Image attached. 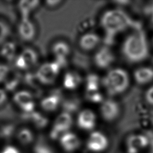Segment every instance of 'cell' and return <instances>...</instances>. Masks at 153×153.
<instances>
[{"label":"cell","mask_w":153,"mask_h":153,"mask_svg":"<svg viewBox=\"0 0 153 153\" xmlns=\"http://www.w3.org/2000/svg\"><path fill=\"white\" fill-rule=\"evenodd\" d=\"M93 60L94 64L99 68L106 69L114 62L115 56L110 48L103 46L100 48L95 53Z\"/></svg>","instance_id":"cell-7"},{"label":"cell","mask_w":153,"mask_h":153,"mask_svg":"<svg viewBox=\"0 0 153 153\" xmlns=\"http://www.w3.org/2000/svg\"><path fill=\"white\" fill-rule=\"evenodd\" d=\"M51 51L56 58L55 62L61 68L65 66L67 63L66 59L71 51L69 45L62 41L56 42L53 45Z\"/></svg>","instance_id":"cell-10"},{"label":"cell","mask_w":153,"mask_h":153,"mask_svg":"<svg viewBox=\"0 0 153 153\" xmlns=\"http://www.w3.org/2000/svg\"><path fill=\"white\" fill-rule=\"evenodd\" d=\"M122 54L130 63H136L146 60L149 54L148 39L142 29H137L124 39L121 48Z\"/></svg>","instance_id":"cell-1"},{"label":"cell","mask_w":153,"mask_h":153,"mask_svg":"<svg viewBox=\"0 0 153 153\" xmlns=\"http://www.w3.org/2000/svg\"><path fill=\"white\" fill-rule=\"evenodd\" d=\"M108 145V139L102 133L98 131L92 132L87 142V148L93 152L102 151L107 148Z\"/></svg>","instance_id":"cell-9"},{"label":"cell","mask_w":153,"mask_h":153,"mask_svg":"<svg viewBox=\"0 0 153 153\" xmlns=\"http://www.w3.org/2000/svg\"><path fill=\"white\" fill-rule=\"evenodd\" d=\"M16 47L14 43L11 42H6L1 49V54L6 59H11L15 53Z\"/></svg>","instance_id":"cell-24"},{"label":"cell","mask_w":153,"mask_h":153,"mask_svg":"<svg viewBox=\"0 0 153 153\" xmlns=\"http://www.w3.org/2000/svg\"><path fill=\"white\" fill-rule=\"evenodd\" d=\"M149 137L143 134H132L126 140V148L128 153H138L145 148L149 143Z\"/></svg>","instance_id":"cell-8"},{"label":"cell","mask_w":153,"mask_h":153,"mask_svg":"<svg viewBox=\"0 0 153 153\" xmlns=\"http://www.w3.org/2000/svg\"><path fill=\"white\" fill-rule=\"evenodd\" d=\"M76 123L81 129L91 130L94 128L96 124V114L90 109H84L79 112Z\"/></svg>","instance_id":"cell-11"},{"label":"cell","mask_w":153,"mask_h":153,"mask_svg":"<svg viewBox=\"0 0 153 153\" xmlns=\"http://www.w3.org/2000/svg\"><path fill=\"white\" fill-rule=\"evenodd\" d=\"M100 78L94 74H89L85 79V91H99L100 86Z\"/></svg>","instance_id":"cell-18"},{"label":"cell","mask_w":153,"mask_h":153,"mask_svg":"<svg viewBox=\"0 0 153 153\" xmlns=\"http://www.w3.org/2000/svg\"><path fill=\"white\" fill-rule=\"evenodd\" d=\"M152 46H153V37H152Z\"/></svg>","instance_id":"cell-34"},{"label":"cell","mask_w":153,"mask_h":153,"mask_svg":"<svg viewBox=\"0 0 153 153\" xmlns=\"http://www.w3.org/2000/svg\"><path fill=\"white\" fill-rule=\"evenodd\" d=\"M30 114V119L36 127L39 128H42L47 126L48 123V120L44 116L38 112H32Z\"/></svg>","instance_id":"cell-23"},{"label":"cell","mask_w":153,"mask_h":153,"mask_svg":"<svg viewBox=\"0 0 153 153\" xmlns=\"http://www.w3.org/2000/svg\"><path fill=\"white\" fill-rule=\"evenodd\" d=\"M60 143L62 148L68 152H72L80 146L78 137L74 133L66 132L60 137Z\"/></svg>","instance_id":"cell-14"},{"label":"cell","mask_w":153,"mask_h":153,"mask_svg":"<svg viewBox=\"0 0 153 153\" xmlns=\"http://www.w3.org/2000/svg\"><path fill=\"white\" fill-rule=\"evenodd\" d=\"M100 25L110 37L124 31L133 25L130 17L124 11L113 9L105 12L100 19Z\"/></svg>","instance_id":"cell-2"},{"label":"cell","mask_w":153,"mask_h":153,"mask_svg":"<svg viewBox=\"0 0 153 153\" xmlns=\"http://www.w3.org/2000/svg\"><path fill=\"white\" fill-rule=\"evenodd\" d=\"M6 98L7 96L5 92L3 90L0 89V105L5 102Z\"/></svg>","instance_id":"cell-32"},{"label":"cell","mask_w":153,"mask_h":153,"mask_svg":"<svg viewBox=\"0 0 153 153\" xmlns=\"http://www.w3.org/2000/svg\"><path fill=\"white\" fill-rule=\"evenodd\" d=\"M16 66L21 69H26L29 68L27 64L24 60V59L20 55L16 60Z\"/></svg>","instance_id":"cell-28"},{"label":"cell","mask_w":153,"mask_h":153,"mask_svg":"<svg viewBox=\"0 0 153 153\" xmlns=\"http://www.w3.org/2000/svg\"><path fill=\"white\" fill-rule=\"evenodd\" d=\"M7 35V28L5 26L0 22V41L2 40Z\"/></svg>","instance_id":"cell-31"},{"label":"cell","mask_w":153,"mask_h":153,"mask_svg":"<svg viewBox=\"0 0 153 153\" xmlns=\"http://www.w3.org/2000/svg\"><path fill=\"white\" fill-rule=\"evenodd\" d=\"M82 78L76 72L69 71L67 72L63 79V87L69 90L76 89L81 84Z\"/></svg>","instance_id":"cell-16"},{"label":"cell","mask_w":153,"mask_h":153,"mask_svg":"<svg viewBox=\"0 0 153 153\" xmlns=\"http://www.w3.org/2000/svg\"><path fill=\"white\" fill-rule=\"evenodd\" d=\"M21 37L25 41L32 39L35 36V30L33 23L28 19H22L19 27Z\"/></svg>","instance_id":"cell-15"},{"label":"cell","mask_w":153,"mask_h":153,"mask_svg":"<svg viewBox=\"0 0 153 153\" xmlns=\"http://www.w3.org/2000/svg\"><path fill=\"white\" fill-rule=\"evenodd\" d=\"M34 151L35 153H53L50 147L41 143L38 144L35 147Z\"/></svg>","instance_id":"cell-27"},{"label":"cell","mask_w":153,"mask_h":153,"mask_svg":"<svg viewBox=\"0 0 153 153\" xmlns=\"http://www.w3.org/2000/svg\"><path fill=\"white\" fill-rule=\"evenodd\" d=\"M38 1H21L19 7L22 11V19H28L29 13L35 8L39 4Z\"/></svg>","instance_id":"cell-20"},{"label":"cell","mask_w":153,"mask_h":153,"mask_svg":"<svg viewBox=\"0 0 153 153\" xmlns=\"http://www.w3.org/2000/svg\"><path fill=\"white\" fill-rule=\"evenodd\" d=\"M100 113L102 118L107 121L116 120L120 115V108L118 103L112 99L103 100L100 107Z\"/></svg>","instance_id":"cell-6"},{"label":"cell","mask_w":153,"mask_h":153,"mask_svg":"<svg viewBox=\"0 0 153 153\" xmlns=\"http://www.w3.org/2000/svg\"><path fill=\"white\" fill-rule=\"evenodd\" d=\"M133 77L139 85L148 84L153 81V68L142 66L136 69L133 72Z\"/></svg>","instance_id":"cell-13"},{"label":"cell","mask_w":153,"mask_h":153,"mask_svg":"<svg viewBox=\"0 0 153 153\" xmlns=\"http://www.w3.org/2000/svg\"><path fill=\"white\" fill-rule=\"evenodd\" d=\"M100 36L94 32H88L82 35L79 39V45L84 51H89L94 49L100 42Z\"/></svg>","instance_id":"cell-12"},{"label":"cell","mask_w":153,"mask_h":153,"mask_svg":"<svg viewBox=\"0 0 153 153\" xmlns=\"http://www.w3.org/2000/svg\"><path fill=\"white\" fill-rule=\"evenodd\" d=\"M60 69V66L55 61L46 62L39 67L35 77L42 84L51 85L55 82Z\"/></svg>","instance_id":"cell-4"},{"label":"cell","mask_w":153,"mask_h":153,"mask_svg":"<svg viewBox=\"0 0 153 153\" xmlns=\"http://www.w3.org/2000/svg\"><path fill=\"white\" fill-rule=\"evenodd\" d=\"M73 124V118L70 113L63 112L55 119L50 131V137L53 139L60 137L64 133L68 132Z\"/></svg>","instance_id":"cell-5"},{"label":"cell","mask_w":153,"mask_h":153,"mask_svg":"<svg viewBox=\"0 0 153 153\" xmlns=\"http://www.w3.org/2000/svg\"><path fill=\"white\" fill-rule=\"evenodd\" d=\"M102 84L111 96L124 92L128 87L130 78L127 71L121 68L111 69L102 79Z\"/></svg>","instance_id":"cell-3"},{"label":"cell","mask_w":153,"mask_h":153,"mask_svg":"<svg viewBox=\"0 0 153 153\" xmlns=\"http://www.w3.org/2000/svg\"><path fill=\"white\" fill-rule=\"evenodd\" d=\"M9 72L8 66L4 65H0V82H2L7 77Z\"/></svg>","instance_id":"cell-29"},{"label":"cell","mask_w":153,"mask_h":153,"mask_svg":"<svg viewBox=\"0 0 153 153\" xmlns=\"http://www.w3.org/2000/svg\"><path fill=\"white\" fill-rule=\"evenodd\" d=\"M20 56L24 59L29 68L34 65L38 61L36 53L31 48H25L23 50Z\"/></svg>","instance_id":"cell-21"},{"label":"cell","mask_w":153,"mask_h":153,"mask_svg":"<svg viewBox=\"0 0 153 153\" xmlns=\"http://www.w3.org/2000/svg\"><path fill=\"white\" fill-rule=\"evenodd\" d=\"M13 99L14 102L20 106L33 102L32 94L29 91L25 90L17 92L14 94Z\"/></svg>","instance_id":"cell-19"},{"label":"cell","mask_w":153,"mask_h":153,"mask_svg":"<svg viewBox=\"0 0 153 153\" xmlns=\"http://www.w3.org/2000/svg\"><path fill=\"white\" fill-rule=\"evenodd\" d=\"M17 138L19 142L23 145H28L33 140V134L28 128L21 129L17 133Z\"/></svg>","instance_id":"cell-22"},{"label":"cell","mask_w":153,"mask_h":153,"mask_svg":"<svg viewBox=\"0 0 153 153\" xmlns=\"http://www.w3.org/2000/svg\"><path fill=\"white\" fill-rule=\"evenodd\" d=\"M85 98L93 103H102L103 101V96L99 91H85Z\"/></svg>","instance_id":"cell-25"},{"label":"cell","mask_w":153,"mask_h":153,"mask_svg":"<svg viewBox=\"0 0 153 153\" xmlns=\"http://www.w3.org/2000/svg\"><path fill=\"white\" fill-rule=\"evenodd\" d=\"M60 103V97L58 94H52L45 97L41 101V107L45 111L53 112L56 111Z\"/></svg>","instance_id":"cell-17"},{"label":"cell","mask_w":153,"mask_h":153,"mask_svg":"<svg viewBox=\"0 0 153 153\" xmlns=\"http://www.w3.org/2000/svg\"><path fill=\"white\" fill-rule=\"evenodd\" d=\"M144 97L146 103L148 105L153 106V84L146 90Z\"/></svg>","instance_id":"cell-26"},{"label":"cell","mask_w":153,"mask_h":153,"mask_svg":"<svg viewBox=\"0 0 153 153\" xmlns=\"http://www.w3.org/2000/svg\"><path fill=\"white\" fill-rule=\"evenodd\" d=\"M1 153H19V151L12 146H8L5 147Z\"/></svg>","instance_id":"cell-30"},{"label":"cell","mask_w":153,"mask_h":153,"mask_svg":"<svg viewBox=\"0 0 153 153\" xmlns=\"http://www.w3.org/2000/svg\"><path fill=\"white\" fill-rule=\"evenodd\" d=\"M62 1H48L46 2L47 4L50 6V7H55L56 5H57L61 3Z\"/></svg>","instance_id":"cell-33"}]
</instances>
